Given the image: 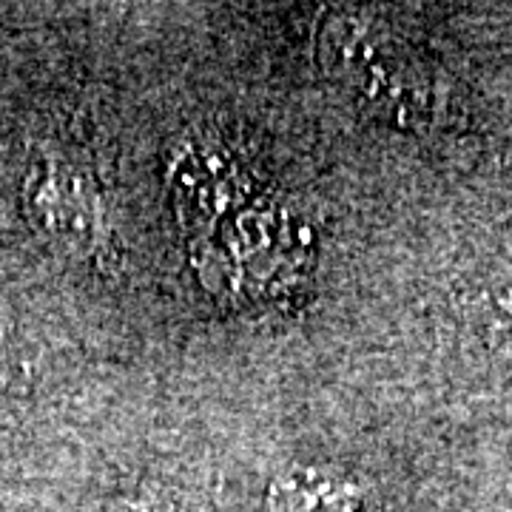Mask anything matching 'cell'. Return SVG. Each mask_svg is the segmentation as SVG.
I'll use <instances>...</instances> for the list:
<instances>
[{"instance_id": "obj_1", "label": "cell", "mask_w": 512, "mask_h": 512, "mask_svg": "<svg viewBox=\"0 0 512 512\" xmlns=\"http://www.w3.org/2000/svg\"><path fill=\"white\" fill-rule=\"evenodd\" d=\"M271 507L279 512H353L356 487L322 473H291L271 487Z\"/></svg>"}, {"instance_id": "obj_2", "label": "cell", "mask_w": 512, "mask_h": 512, "mask_svg": "<svg viewBox=\"0 0 512 512\" xmlns=\"http://www.w3.org/2000/svg\"><path fill=\"white\" fill-rule=\"evenodd\" d=\"M109 512H174V507L157 498H123Z\"/></svg>"}]
</instances>
